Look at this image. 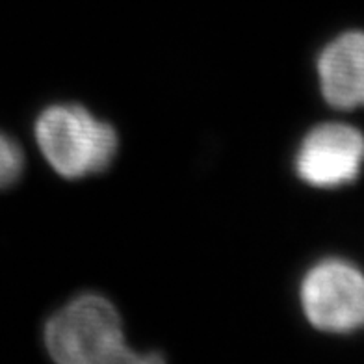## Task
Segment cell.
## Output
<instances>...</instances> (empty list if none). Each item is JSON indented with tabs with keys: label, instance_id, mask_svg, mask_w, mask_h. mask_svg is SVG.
Returning a JSON list of instances; mask_svg holds the SVG:
<instances>
[{
	"label": "cell",
	"instance_id": "4",
	"mask_svg": "<svg viewBox=\"0 0 364 364\" xmlns=\"http://www.w3.org/2000/svg\"><path fill=\"white\" fill-rule=\"evenodd\" d=\"M364 166V132L346 123H321L297 147L294 168L305 184L321 190L348 186Z\"/></svg>",
	"mask_w": 364,
	"mask_h": 364
},
{
	"label": "cell",
	"instance_id": "3",
	"mask_svg": "<svg viewBox=\"0 0 364 364\" xmlns=\"http://www.w3.org/2000/svg\"><path fill=\"white\" fill-rule=\"evenodd\" d=\"M305 318L314 329L350 335L364 327V272L344 259H323L299 287Z\"/></svg>",
	"mask_w": 364,
	"mask_h": 364
},
{
	"label": "cell",
	"instance_id": "1",
	"mask_svg": "<svg viewBox=\"0 0 364 364\" xmlns=\"http://www.w3.org/2000/svg\"><path fill=\"white\" fill-rule=\"evenodd\" d=\"M45 348L63 364L156 363L159 353H139L127 344L114 303L99 294H82L48 318Z\"/></svg>",
	"mask_w": 364,
	"mask_h": 364
},
{
	"label": "cell",
	"instance_id": "5",
	"mask_svg": "<svg viewBox=\"0 0 364 364\" xmlns=\"http://www.w3.org/2000/svg\"><path fill=\"white\" fill-rule=\"evenodd\" d=\"M323 101L335 110L364 108V30H348L331 39L316 60Z\"/></svg>",
	"mask_w": 364,
	"mask_h": 364
},
{
	"label": "cell",
	"instance_id": "2",
	"mask_svg": "<svg viewBox=\"0 0 364 364\" xmlns=\"http://www.w3.org/2000/svg\"><path fill=\"white\" fill-rule=\"evenodd\" d=\"M34 134L45 160L65 178L106 171L119 145L114 127L80 105L45 108L36 119Z\"/></svg>",
	"mask_w": 364,
	"mask_h": 364
},
{
	"label": "cell",
	"instance_id": "6",
	"mask_svg": "<svg viewBox=\"0 0 364 364\" xmlns=\"http://www.w3.org/2000/svg\"><path fill=\"white\" fill-rule=\"evenodd\" d=\"M24 171V153L17 139L0 130V190L11 188Z\"/></svg>",
	"mask_w": 364,
	"mask_h": 364
}]
</instances>
